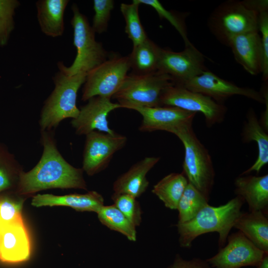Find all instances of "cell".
<instances>
[{"label": "cell", "instance_id": "9a60e30c", "mask_svg": "<svg viewBox=\"0 0 268 268\" xmlns=\"http://www.w3.org/2000/svg\"><path fill=\"white\" fill-rule=\"evenodd\" d=\"M120 108V105L111 102V98L93 97L80 107L78 116L71 120V125L78 135H86L93 131L114 134L115 131L109 127L107 117L111 111Z\"/></svg>", "mask_w": 268, "mask_h": 268}, {"label": "cell", "instance_id": "44dd1931", "mask_svg": "<svg viewBox=\"0 0 268 268\" xmlns=\"http://www.w3.org/2000/svg\"><path fill=\"white\" fill-rule=\"evenodd\" d=\"M68 0H38L35 5L42 32L48 37L62 36L65 30L64 13Z\"/></svg>", "mask_w": 268, "mask_h": 268}, {"label": "cell", "instance_id": "8fae6325", "mask_svg": "<svg viewBox=\"0 0 268 268\" xmlns=\"http://www.w3.org/2000/svg\"><path fill=\"white\" fill-rule=\"evenodd\" d=\"M204 61L203 55L193 45L179 52L161 48L157 71L168 75L174 84L183 85L207 70Z\"/></svg>", "mask_w": 268, "mask_h": 268}, {"label": "cell", "instance_id": "30bf717a", "mask_svg": "<svg viewBox=\"0 0 268 268\" xmlns=\"http://www.w3.org/2000/svg\"><path fill=\"white\" fill-rule=\"evenodd\" d=\"M85 136L82 169L89 176L106 169L115 153L127 142L125 135L116 133L93 131Z\"/></svg>", "mask_w": 268, "mask_h": 268}, {"label": "cell", "instance_id": "7c38bea8", "mask_svg": "<svg viewBox=\"0 0 268 268\" xmlns=\"http://www.w3.org/2000/svg\"><path fill=\"white\" fill-rule=\"evenodd\" d=\"M227 244L205 261L212 268L257 267L266 252L257 247L241 231L227 237Z\"/></svg>", "mask_w": 268, "mask_h": 268}, {"label": "cell", "instance_id": "d590c367", "mask_svg": "<svg viewBox=\"0 0 268 268\" xmlns=\"http://www.w3.org/2000/svg\"><path fill=\"white\" fill-rule=\"evenodd\" d=\"M167 268H212L206 261L200 258H193L191 260L183 259L177 254L173 263Z\"/></svg>", "mask_w": 268, "mask_h": 268}, {"label": "cell", "instance_id": "4dcf8cb0", "mask_svg": "<svg viewBox=\"0 0 268 268\" xmlns=\"http://www.w3.org/2000/svg\"><path fill=\"white\" fill-rule=\"evenodd\" d=\"M134 0L139 4H143L153 8L160 18L167 20L178 31L183 39L185 47L193 45L188 39L186 26L182 16L173 11L166 9L157 0Z\"/></svg>", "mask_w": 268, "mask_h": 268}, {"label": "cell", "instance_id": "6da1fadb", "mask_svg": "<svg viewBox=\"0 0 268 268\" xmlns=\"http://www.w3.org/2000/svg\"><path fill=\"white\" fill-rule=\"evenodd\" d=\"M41 142L43 147L42 156L31 170L21 173L17 193L29 195L55 188L87 190L82 169L73 167L64 159L58 149L52 131L41 132Z\"/></svg>", "mask_w": 268, "mask_h": 268}, {"label": "cell", "instance_id": "74e56055", "mask_svg": "<svg viewBox=\"0 0 268 268\" xmlns=\"http://www.w3.org/2000/svg\"><path fill=\"white\" fill-rule=\"evenodd\" d=\"M257 268H268V253H266Z\"/></svg>", "mask_w": 268, "mask_h": 268}, {"label": "cell", "instance_id": "484cf974", "mask_svg": "<svg viewBox=\"0 0 268 268\" xmlns=\"http://www.w3.org/2000/svg\"><path fill=\"white\" fill-rule=\"evenodd\" d=\"M97 213L102 224L112 230L121 233L130 241H136L135 226L114 204L103 205Z\"/></svg>", "mask_w": 268, "mask_h": 268}, {"label": "cell", "instance_id": "d4e9b609", "mask_svg": "<svg viewBox=\"0 0 268 268\" xmlns=\"http://www.w3.org/2000/svg\"><path fill=\"white\" fill-rule=\"evenodd\" d=\"M188 183L183 173H170L153 186L152 192L163 202L166 207L177 209Z\"/></svg>", "mask_w": 268, "mask_h": 268}, {"label": "cell", "instance_id": "d6986e66", "mask_svg": "<svg viewBox=\"0 0 268 268\" xmlns=\"http://www.w3.org/2000/svg\"><path fill=\"white\" fill-rule=\"evenodd\" d=\"M31 204L36 207L66 206L77 211L97 213L104 205V199L95 191H90L84 194H73L64 196L37 194L33 197Z\"/></svg>", "mask_w": 268, "mask_h": 268}, {"label": "cell", "instance_id": "52a82bcc", "mask_svg": "<svg viewBox=\"0 0 268 268\" xmlns=\"http://www.w3.org/2000/svg\"><path fill=\"white\" fill-rule=\"evenodd\" d=\"M167 74L158 71L149 74H128L119 90L113 96L121 108L133 106H161L160 97L163 90L173 84Z\"/></svg>", "mask_w": 268, "mask_h": 268}, {"label": "cell", "instance_id": "3957f363", "mask_svg": "<svg viewBox=\"0 0 268 268\" xmlns=\"http://www.w3.org/2000/svg\"><path fill=\"white\" fill-rule=\"evenodd\" d=\"M86 74L68 76L60 71L52 77L54 88L44 102L39 123L41 131L56 128L64 120L76 118L79 113L76 105L78 91L83 85Z\"/></svg>", "mask_w": 268, "mask_h": 268}, {"label": "cell", "instance_id": "5b68a950", "mask_svg": "<svg viewBox=\"0 0 268 268\" xmlns=\"http://www.w3.org/2000/svg\"><path fill=\"white\" fill-rule=\"evenodd\" d=\"M173 134L180 139L185 148L183 174L209 201L215 178L210 155L197 137L192 125L181 127Z\"/></svg>", "mask_w": 268, "mask_h": 268}, {"label": "cell", "instance_id": "7a4b0ae2", "mask_svg": "<svg viewBox=\"0 0 268 268\" xmlns=\"http://www.w3.org/2000/svg\"><path fill=\"white\" fill-rule=\"evenodd\" d=\"M244 202L241 197L237 196L218 206H211L208 203L191 220L178 223L176 226L180 246L189 248L198 236L216 232L219 234V249L224 247L231 229L242 212L241 209Z\"/></svg>", "mask_w": 268, "mask_h": 268}, {"label": "cell", "instance_id": "8992f818", "mask_svg": "<svg viewBox=\"0 0 268 268\" xmlns=\"http://www.w3.org/2000/svg\"><path fill=\"white\" fill-rule=\"evenodd\" d=\"M208 26L215 38L228 46L229 41L237 35L259 31L258 13L243 1L227 0L210 14Z\"/></svg>", "mask_w": 268, "mask_h": 268}, {"label": "cell", "instance_id": "e0dca14e", "mask_svg": "<svg viewBox=\"0 0 268 268\" xmlns=\"http://www.w3.org/2000/svg\"><path fill=\"white\" fill-rule=\"evenodd\" d=\"M234 58L249 73L257 75L262 72L263 55L259 31L237 35L229 42Z\"/></svg>", "mask_w": 268, "mask_h": 268}, {"label": "cell", "instance_id": "603a6c76", "mask_svg": "<svg viewBox=\"0 0 268 268\" xmlns=\"http://www.w3.org/2000/svg\"><path fill=\"white\" fill-rule=\"evenodd\" d=\"M233 227L241 231L259 249L268 253V219L262 211L241 212Z\"/></svg>", "mask_w": 268, "mask_h": 268}, {"label": "cell", "instance_id": "1f68e13d", "mask_svg": "<svg viewBox=\"0 0 268 268\" xmlns=\"http://www.w3.org/2000/svg\"><path fill=\"white\" fill-rule=\"evenodd\" d=\"M114 205L136 227L141 222L142 211L136 198L127 194H113Z\"/></svg>", "mask_w": 268, "mask_h": 268}, {"label": "cell", "instance_id": "e575fe53", "mask_svg": "<svg viewBox=\"0 0 268 268\" xmlns=\"http://www.w3.org/2000/svg\"><path fill=\"white\" fill-rule=\"evenodd\" d=\"M258 30L262 34L263 61L261 73L262 80L268 82V8L258 12Z\"/></svg>", "mask_w": 268, "mask_h": 268}, {"label": "cell", "instance_id": "4fadbf2b", "mask_svg": "<svg viewBox=\"0 0 268 268\" xmlns=\"http://www.w3.org/2000/svg\"><path fill=\"white\" fill-rule=\"evenodd\" d=\"M181 86L208 96L222 104L234 95H241L261 103H265L261 92L253 88L239 86L220 78L208 69Z\"/></svg>", "mask_w": 268, "mask_h": 268}, {"label": "cell", "instance_id": "7402d4cb", "mask_svg": "<svg viewBox=\"0 0 268 268\" xmlns=\"http://www.w3.org/2000/svg\"><path fill=\"white\" fill-rule=\"evenodd\" d=\"M242 135V141L248 143L255 141L258 148V155L255 163L241 175H248L253 171L259 173L268 163V134L258 120L255 111L250 109L247 114Z\"/></svg>", "mask_w": 268, "mask_h": 268}, {"label": "cell", "instance_id": "277c9868", "mask_svg": "<svg viewBox=\"0 0 268 268\" xmlns=\"http://www.w3.org/2000/svg\"><path fill=\"white\" fill-rule=\"evenodd\" d=\"M73 16L70 23L73 28V44L76 55L72 64L66 66L63 61L57 63L59 70L71 76L78 73L87 74L108 58L107 51L101 43L97 41L87 17L76 3L71 5Z\"/></svg>", "mask_w": 268, "mask_h": 268}, {"label": "cell", "instance_id": "d6a6232c", "mask_svg": "<svg viewBox=\"0 0 268 268\" xmlns=\"http://www.w3.org/2000/svg\"><path fill=\"white\" fill-rule=\"evenodd\" d=\"M93 3L94 15L91 26L95 33L102 34L107 30L115 2L113 0H94Z\"/></svg>", "mask_w": 268, "mask_h": 268}, {"label": "cell", "instance_id": "836d02e7", "mask_svg": "<svg viewBox=\"0 0 268 268\" xmlns=\"http://www.w3.org/2000/svg\"><path fill=\"white\" fill-rule=\"evenodd\" d=\"M23 201L8 198L0 199V218L5 224L23 222L22 216Z\"/></svg>", "mask_w": 268, "mask_h": 268}, {"label": "cell", "instance_id": "cb8c5ba5", "mask_svg": "<svg viewBox=\"0 0 268 268\" xmlns=\"http://www.w3.org/2000/svg\"><path fill=\"white\" fill-rule=\"evenodd\" d=\"M161 48L148 38L133 46L128 57L131 73L145 75L157 72Z\"/></svg>", "mask_w": 268, "mask_h": 268}, {"label": "cell", "instance_id": "f1b7e54d", "mask_svg": "<svg viewBox=\"0 0 268 268\" xmlns=\"http://www.w3.org/2000/svg\"><path fill=\"white\" fill-rule=\"evenodd\" d=\"M139 5L134 0L131 4L122 3L120 5V10L126 23L125 32L133 42V46L142 43L148 38L139 19Z\"/></svg>", "mask_w": 268, "mask_h": 268}, {"label": "cell", "instance_id": "9c48e42d", "mask_svg": "<svg viewBox=\"0 0 268 268\" xmlns=\"http://www.w3.org/2000/svg\"><path fill=\"white\" fill-rule=\"evenodd\" d=\"M160 100L161 106H173L189 112L201 113L208 127L222 122L227 111L225 105L210 97L174 83L163 90Z\"/></svg>", "mask_w": 268, "mask_h": 268}, {"label": "cell", "instance_id": "ac0fdd59", "mask_svg": "<svg viewBox=\"0 0 268 268\" xmlns=\"http://www.w3.org/2000/svg\"><path fill=\"white\" fill-rule=\"evenodd\" d=\"M160 159V157H146L134 164L114 182V193L127 194L135 198L140 197L146 191L149 185L147 174Z\"/></svg>", "mask_w": 268, "mask_h": 268}, {"label": "cell", "instance_id": "83f0119b", "mask_svg": "<svg viewBox=\"0 0 268 268\" xmlns=\"http://www.w3.org/2000/svg\"><path fill=\"white\" fill-rule=\"evenodd\" d=\"M22 169L14 155L0 142V193L17 182Z\"/></svg>", "mask_w": 268, "mask_h": 268}, {"label": "cell", "instance_id": "2e32d148", "mask_svg": "<svg viewBox=\"0 0 268 268\" xmlns=\"http://www.w3.org/2000/svg\"><path fill=\"white\" fill-rule=\"evenodd\" d=\"M31 242L24 222L5 224L0 231V261L18 264L29 260Z\"/></svg>", "mask_w": 268, "mask_h": 268}, {"label": "cell", "instance_id": "4316f807", "mask_svg": "<svg viewBox=\"0 0 268 268\" xmlns=\"http://www.w3.org/2000/svg\"><path fill=\"white\" fill-rule=\"evenodd\" d=\"M208 202L199 191L188 183L177 206L178 223H184L192 219Z\"/></svg>", "mask_w": 268, "mask_h": 268}, {"label": "cell", "instance_id": "ba28073f", "mask_svg": "<svg viewBox=\"0 0 268 268\" xmlns=\"http://www.w3.org/2000/svg\"><path fill=\"white\" fill-rule=\"evenodd\" d=\"M130 69L128 57L114 55L87 73L81 100L95 96L111 98L119 90Z\"/></svg>", "mask_w": 268, "mask_h": 268}, {"label": "cell", "instance_id": "5bb4252c", "mask_svg": "<svg viewBox=\"0 0 268 268\" xmlns=\"http://www.w3.org/2000/svg\"><path fill=\"white\" fill-rule=\"evenodd\" d=\"M129 109L138 112L142 116L139 130L142 132L164 131L173 133L181 127L192 125L196 113L173 106L147 107L133 106Z\"/></svg>", "mask_w": 268, "mask_h": 268}, {"label": "cell", "instance_id": "f35d334b", "mask_svg": "<svg viewBox=\"0 0 268 268\" xmlns=\"http://www.w3.org/2000/svg\"><path fill=\"white\" fill-rule=\"evenodd\" d=\"M5 224L1 221V220L0 218V231L2 228V227L4 226Z\"/></svg>", "mask_w": 268, "mask_h": 268}, {"label": "cell", "instance_id": "ffe728a7", "mask_svg": "<svg viewBox=\"0 0 268 268\" xmlns=\"http://www.w3.org/2000/svg\"><path fill=\"white\" fill-rule=\"evenodd\" d=\"M235 194L248 203L249 211H261L266 215L268 208V175H240L234 182Z\"/></svg>", "mask_w": 268, "mask_h": 268}, {"label": "cell", "instance_id": "f546056e", "mask_svg": "<svg viewBox=\"0 0 268 268\" xmlns=\"http://www.w3.org/2000/svg\"><path fill=\"white\" fill-rule=\"evenodd\" d=\"M20 5L18 0H0V48L9 42L15 27L16 10Z\"/></svg>", "mask_w": 268, "mask_h": 268}, {"label": "cell", "instance_id": "8d00e7d4", "mask_svg": "<svg viewBox=\"0 0 268 268\" xmlns=\"http://www.w3.org/2000/svg\"><path fill=\"white\" fill-rule=\"evenodd\" d=\"M267 86H265L263 88V90L261 93L265 100V103L266 105V109L263 114H262L261 119L259 121L260 124L264 128V129L268 132V92Z\"/></svg>", "mask_w": 268, "mask_h": 268}]
</instances>
